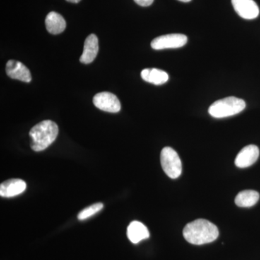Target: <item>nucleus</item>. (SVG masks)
<instances>
[{"instance_id": "obj_14", "label": "nucleus", "mask_w": 260, "mask_h": 260, "mask_svg": "<svg viewBox=\"0 0 260 260\" xmlns=\"http://www.w3.org/2000/svg\"><path fill=\"white\" fill-rule=\"evenodd\" d=\"M141 78L148 83L155 85H164L169 80V75L164 70L152 68L144 69L141 72Z\"/></svg>"}, {"instance_id": "obj_8", "label": "nucleus", "mask_w": 260, "mask_h": 260, "mask_svg": "<svg viewBox=\"0 0 260 260\" xmlns=\"http://www.w3.org/2000/svg\"><path fill=\"white\" fill-rule=\"evenodd\" d=\"M259 156V150L256 145H247L238 154L235 159L236 166L242 169L251 167L257 160Z\"/></svg>"}, {"instance_id": "obj_2", "label": "nucleus", "mask_w": 260, "mask_h": 260, "mask_svg": "<svg viewBox=\"0 0 260 260\" xmlns=\"http://www.w3.org/2000/svg\"><path fill=\"white\" fill-rule=\"evenodd\" d=\"M59 127L54 121L44 120L32 127L29 135L30 148L36 152L42 151L50 146L57 137Z\"/></svg>"}, {"instance_id": "obj_10", "label": "nucleus", "mask_w": 260, "mask_h": 260, "mask_svg": "<svg viewBox=\"0 0 260 260\" xmlns=\"http://www.w3.org/2000/svg\"><path fill=\"white\" fill-rule=\"evenodd\" d=\"M26 183L20 179H12L4 181L0 185V196L13 198L22 194L26 189Z\"/></svg>"}, {"instance_id": "obj_16", "label": "nucleus", "mask_w": 260, "mask_h": 260, "mask_svg": "<svg viewBox=\"0 0 260 260\" xmlns=\"http://www.w3.org/2000/svg\"><path fill=\"white\" fill-rule=\"evenodd\" d=\"M103 208H104V205L102 203H98L90 205V206L85 208L78 213V218L80 220H86V219L90 218V217L99 213L103 209Z\"/></svg>"}, {"instance_id": "obj_1", "label": "nucleus", "mask_w": 260, "mask_h": 260, "mask_svg": "<svg viewBox=\"0 0 260 260\" xmlns=\"http://www.w3.org/2000/svg\"><path fill=\"white\" fill-rule=\"evenodd\" d=\"M183 236L186 242L194 245L211 243L218 239V227L205 219H197L186 224L183 230Z\"/></svg>"}, {"instance_id": "obj_18", "label": "nucleus", "mask_w": 260, "mask_h": 260, "mask_svg": "<svg viewBox=\"0 0 260 260\" xmlns=\"http://www.w3.org/2000/svg\"><path fill=\"white\" fill-rule=\"evenodd\" d=\"M67 2H68V3H80L81 0H66Z\"/></svg>"}, {"instance_id": "obj_12", "label": "nucleus", "mask_w": 260, "mask_h": 260, "mask_svg": "<svg viewBox=\"0 0 260 260\" xmlns=\"http://www.w3.org/2000/svg\"><path fill=\"white\" fill-rule=\"evenodd\" d=\"M126 234L130 242L133 244H138L150 237L148 228L139 221H133L130 223Z\"/></svg>"}, {"instance_id": "obj_4", "label": "nucleus", "mask_w": 260, "mask_h": 260, "mask_svg": "<svg viewBox=\"0 0 260 260\" xmlns=\"http://www.w3.org/2000/svg\"><path fill=\"white\" fill-rule=\"evenodd\" d=\"M160 164L162 170L171 179H177L182 172V164L179 155L170 147L162 148L160 153Z\"/></svg>"}, {"instance_id": "obj_9", "label": "nucleus", "mask_w": 260, "mask_h": 260, "mask_svg": "<svg viewBox=\"0 0 260 260\" xmlns=\"http://www.w3.org/2000/svg\"><path fill=\"white\" fill-rule=\"evenodd\" d=\"M7 75L12 79L30 83L32 77L30 70L20 61L10 60L6 64Z\"/></svg>"}, {"instance_id": "obj_6", "label": "nucleus", "mask_w": 260, "mask_h": 260, "mask_svg": "<svg viewBox=\"0 0 260 260\" xmlns=\"http://www.w3.org/2000/svg\"><path fill=\"white\" fill-rule=\"evenodd\" d=\"M93 104L100 110L109 113H117L120 111L121 104L114 94L102 92L93 98Z\"/></svg>"}, {"instance_id": "obj_5", "label": "nucleus", "mask_w": 260, "mask_h": 260, "mask_svg": "<svg viewBox=\"0 0 260 260\" xmlns=\"http://www.w3.org/2000/svg\"><path fill=\"white\" fill-rule=\"evenodd\" d=\"M187 37L184 34H167L154 39L151 42V47L155 50L177 49L184 47L187 43Z\"/></svg>"}, {"instance_id": "obj_17", "label": "nucleus", "mask_w": 260, "mask_h": 260, "mask_svg": "<svg viewBox=\"0 0 260 260\" xmlns=\"http://www.w3.org/2000/svg\"><path fill=\"white\" fill-rule=\"evenodd\" d=\"M137 4L142 7H148L153 4L154 0H134Z\"/></svg>"}, {"instance_id": "obj_19", "label": "nucleus", "mask_w": 260, "mask_h": 260, "mask_svg": "<svg viewBox=\"0 0 260 260\" xmlns=\"http://www.w3.org/2000/svg\"><path fill=\"white\" fill-rule=\"evenodd\" d=\"M179 1L183 2V3H189L191 0H179Z\"/></svg>"}, {"instance_id": "obj_15", "label": "nucleus", "mask_w": 260, "mask_h": 260, "mask_svg": "<svg viewBox=\"0 0 260 260\" xmlns=\"http://www.w3.org/2000/svg\"><path fill=\"white\" fill-rule=\"evenodd\" d=\"M259 200V194L254 190L240 191L235 198V203L241 208H250L256 204Z\"/></svg>"}, {"instance_id": "obj_7", "label": "nucleus", "mask_w": 260, "mask_h": 260, "mask_svg": "<svg viewBox=\"0 0 260 260\" xmlns=\"http://www.w3.org/2000/svg\"><path fill=\"white\" fill-rule=\"evenodd\" d=\"M232 3L241 18L253 20L259 16V8L254 0H232Z\"/></svg>"}, {"instance_id": "obj_3", "label": "nucleus", "mask_w": 260, "mask_h": 260, "mask_svg": "<svg viewBox=\"0 0 260 260\" xmlns=\"http://www.w3.org/2000/svg\"><path fill=\"white\" fill-rule=\"evenodd\" d=\"M246 108V103L239 98L231 96L216 101L208 109L210 115L217 119L239 114Z\"/></svg>"}, {"instance_id": "obj_13", "label": "nucleus", "mask_w": 260, "mask_h": 260, "mask_svg": "<svg viewBox=\"0 0 260 260\" xmlns=\"http://www.w3.org/2000/svg\"><path fill=\"white\" fill-rule=\"evenodd\" d=\"M46 28L51 34H61L66 28V21L64 18L56 12H51L45 20Z\"/></svg>"}, {"instance_id": "obj_11", "label": "nucleus", "mask_w": 260, "mask_h": 260, "mask_svg": "<svg viewBox=\"0 0 260 260\" xmlns=\"http://www.w3.org/2000/svg\"><path fill=\"white\" fill-rule=\"evenodd\" d=\"M99 52V39L95 34H90L84 43L83 54L80 58V62L90 64L96 57Z\"/></svg>"}]
</instances>
